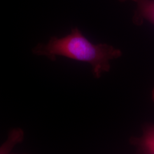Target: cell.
I'll return each instance as SVG.
<instances>
[{"mask_svg":"<svg viewBox=\"0 0 154 154\" xmlns=\"http://www.w3.org/2000/svg\"><path fill=\"white\" fill-rule=\"evenodd\" d=\"M130 143L136 147L139 153L154 154V124H147L143 127L141 137H132Z\"/></svg>","mask_w":154,"mask_h":154,"instance_id":"7a4b0ae2","label":"cell"},{"mask_svg":"<svg viewBox=\"0 0 154 154\" xmlns=\"http://www.w3.org/2000/svg\"><path fill=\"white\" fill-rule=\"evenodd\" d=\"M119 1H121V2H125V1H134V2H137V0H119Z\"/></svg>","mask_w":154,"mask_h":154,"instance_id":"5b68a950","label":"cell"},{"mask_svg":"<svg viewBox=\"0 0 154 154\" xmlns=\"http://www.w3.org/2000/svg\"><path fill=\"white\" fill-rule=\"evenodd\" d=\"M137 9L134 13L133 22L140 25L144 20L154 25V0H137Z\"/></svg>","mask_w":154,"mask_h":154,"instance_id":"3957f363","label":"cell"},{"mask_svg":"<svg viewBox=\"0 0 154 154\" xmlns=\"http://www.w3.org/2000/svg\"><path fill=\"white\" fill-rule=\"evenodd\" d=\"M37 56H45L51 61L57 56L65 57L75 61L88 62L91 65L93 74L98 79L104 72L110 71V61L122 55L121 50L106 44H94L86 38L78 28L72 29L66 36L51 37L46 44H38L32 49Z\"/></svg>","mask_w":154,"mask_h":154,"instance_id":"6da1fadb","label":"cell"},{"mask_svg":"<svg viewBox=\"0 0 154 154\" xmlns=\"http://www.w3.org/2000/svg\"><path fill=\"white\" fill-rule=\"evenodd\" d=\"M151 96H152V101L154 103V88L152 91V93H151Z\"/></svg>","mask_w":154,"mask_h":154,"instance_id":"277c9868","label":"cell"}]
</instances>
